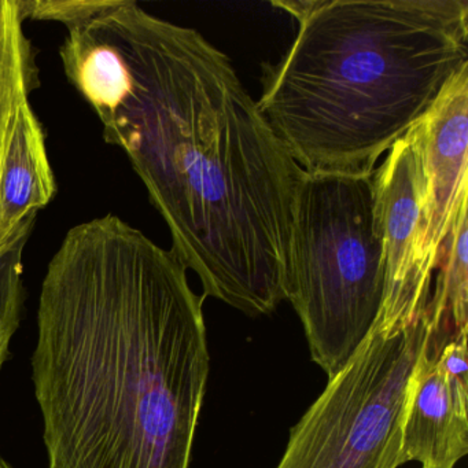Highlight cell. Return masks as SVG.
<instances>
[{
    "mask_svg": "<svg viewBox=\"0 0 468 468\" xmlns=\"http://www.w3.org/2000/svg\"><path fill=\"white\" fill-rule=\"evenodd\" d=\"M451 335L430 311L412 320L378 316L344 368L290 430L276 468H397L410 380Z\"/></svg>",
    "mask_w": 468,
    "mask_h": 468,
    "instance_id": "5",
    "label": "cell"
},
{
    "mask_svg": "<svg viewBox=\"0 0 468 468\" xmlns=\"http://www.w3.org/2000/svg\"><path fill=\"white\" fill-rule=\"evenodd\" d=\"M419 364L410 380L401 435V464L453 468L468 453V380L452 377L435 360Z\"/></svg>",
    "mask_w": 468,
    "mask_h": 468,
    "instance_id": "8",
    "label": "cell"
},
{
    "mask_svg": "<svg viewBox=\"0 0 468 468\" xmlns=\"http://www.w3.org/2000/svg\"><path fill=\"white\" fill-rule=\"evenodd\" d=\"M187 268L117 216L46 271L32 380L48 468H188L210 357Z\"/></svg>",
    "mask_w": 468,
    "mask_h": 468,
    "instance_id": "2",
    "label": "cell"
},
{
    "mask_svg": "<svg viewBox=\"0 0 468 468\" xmlns=\"http://www.w3.org/2000/svg\"><path fill=\"white\" fill-rule=\"evenodd\" d=\"M467 204L463 205L456 221L440 248L434 289L429 305L452 324L454 334L467 331L468 261Z\"/></svg>",
    "mask_w": 468,
    "mask_h": 468,
    "instance_id": "11",
    "label": "cell"
},
{
    "mask_svg": "<svg viewBox=\"0 0 468 468\" xmlns=\"http://www.w3.org/2000/svg\"><path fill=\"white\" fill-rule=\"evenodd\" d=\"M385 292L372 176L305 174L290 240L286 300L312 360L335 377L379 314Z\"/></svg>",
    "mask_w": 468,
    "mask_h": 468,
    "instance_id": "4",
    "label": "cell"
},
{
    "mask_svg": "<svg viewBox=\"0 0 468 468\" xmlns=\"http://www.w3.org/2000/svg\"><path fill=\"white\" fill-rule=\"evenodd\" d=\"M0 468H13V467H12V464H10V463H7L6 460L2 459V457H0Z\"/></svg>",
    "mask_w": 468,
    "mask_h": 468,
    "instance_id": "15",
    "label": "cell"
},
{
    "mask_svg": "<svg viewBox=\"0 0 468 468\" xmlns=\"http://www.w3.org/2000/svg\"><path fill=\"white\" fill-rule=\"evenodd\" d=\"M97 20L124 67L98 116L103 138L130 158L202 295L248 316L272 314L286 300L305 172L198 31L133 0Z\"/></svg>",
    "mask_w": 468,
    "mask_h": 468,
    "instance_id": "1",
    "label": "cell"
},
{
    "mask_svg": "<svg viewBox=\"0 0 468 468\" xmlns=\"http://www.w3.org/2000/svg\"><path fill=\"white\" fill-rule=\"evenodd\" d=\"M37 87V67L16 0H0V160L16 117Z\"/></svg>",
    "mask_w": 468,
    "mask_h": 468,
    "instance_id": "10",
    "label": "cell"
},
{
    "mask_svg": "<svg viewBox=\"0 0 468 468\" xmlns=\"http://www.w3.org/2000/svg\"><path fill=\"white\" fill-rule=\"evenodd\" d=\"M408 133L423 176L421 257L434 275L441 245L467 204L468 65Z\"/></svg>",
    "mask_w": 468,
    "mask_h": 468,
    "instance_id": "7",
    "label": "cell"
},
{
    "mask_svg": "<svg viewBox=\"0 0 468 468\" xmlns=\"http://www.w3.org/2000/svg\"><path fill=\"white\" fill-rule=\"evenodd\" d=\"M375 224L382 240L385 292L378 316L412 320L423 314L434 275L421 257L423 176L410 133L372 175Z\"/></svg>",
    "mask_w": 468,
    "mask_h": 468,
    "instance_id": "6",
    "label": "cell"
},
{
    "mask_svg": "<svg viewBox=\"0 0 468 468\" xmlns=\"http://www.w3.org/2000/svg\"><path fill=\"white\" fill-rule=\"evenodd\" d=\"M272 5L300 28L257 106L305 174L372 176L468 65L465 0Z\"/></svg>",
    "mask_w": 468,
    "mask_h": 468,
    "instance_id": "3",
    "label": "cell"
},
{
    "mask_svg": "<svg viewBox=\"0 0 468 468\" xmlns=\"http://www.w3.org/2000/svg\"><path fill=\"white\" fill-rule=\"evenodd\" d=\"M34 226L35 221L29 223L0 256V369L9 357L10 344L23 316L26 303L23 256Z\"/></svg>",
    "mask_w": 468,
    "mask_h": 468,
    "instance_id": "12",
    "label": "cell"
},
{
    "mask_svg": "<svg viewBox=\"0 0 468 468\" xmlns=\"http://www.w3.org/2000/svg\"><path fill=\"white\" fill-rule=\"evenodd\" d=\"M37 220V215H31L28 216V218H24L23 223L20 224V226L16 229V231L13 232L10 237L7 238H0V256L5 253V250H6L7 248H9L10 243L13 242V240L16 239V238L20 235V232L23 231L24 229H26L27 226H28L31 221Z\"/></svg>",
    "mask_w": 468,
    "mask_h": 468,
    "instance_id": "14",
    "label": "cell"
},
{
    "mask_svg": "<svg viewBox=\"0 0 468 468\" xmlns=\"http://www.w3.org/2000/svg\"><path fill=\"white\" fill-rule=\"evenodd\" d=\"M56 191L42 124L26 103L0 160V238L10 237L24 218L48 207Z\"/></svg>",
    "mask_w": 468,
    "mask_h": 468,
    "instance_id": "9",
    "label": "cell"
},
{
    "mask_svg": "<svg viewBox=\"0 0 468 468\" xmlns=\"http://www.w3.org/2000/svg\"><path fill=\"white\" fill-rule=\"evenodd\" d=\"M23 20L57 21L68 29L116 7L120 0H16Z\"/></svg>",
    "mask_w": 468,
    "mask_h": 468,
    "instance_id": "13",
    "label": "cell"
}]
</instances>
